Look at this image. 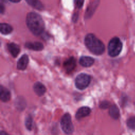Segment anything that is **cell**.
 Listing matches in <instances>:
<instances>
[{
  "label": "cell",
  "mask_w": 135,
  "mask_h": 135,
  "mask_svg": "<svg viewBox=\"0 0 135 135\" xmlns=\"http://www.w3.org/2000/svg\"><path fill=\"white\" fill-rule=\"evenodd\" d=\"M27 26L30 31L35 35H40L43 33L45 24L42 17L36 13H28L26 17Z\"/></svg>",
  "instance_id": "1"
},
{
  "label": "cell",
  "mask_w": 135,
  "mask_h": 135,
  "mask_svg": "<svg viewBox=\"0 0 135 135\" xmlns=\"http://www.w3.org/2000/svg\"><path fill=\"white\" fill-rule=\"evenodd\" d=\"M84 43L88 50L95 55H101L105 51L103 43L93 34H88L85 36Z\"/></svg>",
  "instance_id": "2"
},
{
  "label": "cell",
  "mask_w": 135,
  "mask_h": 135,
  "mask_svg": "<svg viewBox=\"0 0 135 135\" xmlns=\"http://www.w3.org/2000/svg\"><path fill=\"white\" fill-rule=\"evenodd\" d=\"M122 49V43L120 40L117 37H113L109 41L108 45V54L111 57L118 56Z\"/></svg>",
  "instance_id": "3"
},
{
  "label": "cell",
  "mask_w": 135,
  "mask_h": 135,
  "mask_svg": "<svg viewBox=\"0 0 135 135\" xmlns=\"http://www.w3.org/2000/svg\"><path fill=\"white\" fill-rule=\"evenodd\" d=\"M61 127L62 131L66 134H71L73 132L74 127L71 120V117L69 113L63 115L61 120Z\"/></svg>",
  "instance_id": "4"
},
{
  "label": "cell",
  "mask_w": 135,
  "mask_h": 135,
  "mask_svg": "<svg viewBox=\"0 0 135 135\" xmlns=\"http://www.w3.org/2000/svg\"><path fill=\"white\" fill-rule=\"evenodd\" d=\"M91 76L86 73H81L78 75L75 80V86L79 90H84L90 83Z\"/></svg>",
  "instance_id": "5"
},
{
  "label": "cell",
  "mask_w": 135,
  "mask_h": 135,
  "mask_svg": "<svg viewBox=\"0 0 135 135\" xmlns=\"http://www.w3.org/2000/svg\"><path fill=\"white\" fill-rule=\"evenodd\" d=\"M76 66V61L74 57L71 56L66 60L63 63V68L68 73L72 72Z\"/></svg>",
  "instance_id": "6"
},
{
  "label": "cell",
  "mask_w": 135,
  "mask_h": 135,
  "mask_svg": "<svg viewBox=\"0 0 135 135\" xmlns=\"http://www.w3.org/2000/svg\"><path fill=\"white\" fill-rule=\"evenodd\" d=\"M91 113V109L88 107H82L79 108L76 112L75 118L78 120H80L83 118L88 116Z\"/></svg>",
  "instance_id": "7"
},
{
  "label": "cell",
  "mask_w": 135,
  "mask_h": 135,
  "mask_svg": "<svg viewBox=\"0 0 135 135\" xmlns=\"http://www.w3.org/2000/svg\"><path fill=\"white\" fill-rule=\"evenodd\" d=\"M29 61L28 56L26 54H23L18 60L17 68L20 70H24L26 69Z\"/></svg>",
  "instance_id": "8"
},
{
  "label": "cell",
  "mask_w": 135,
  "mask_h": 135,
  "mask_svg": "<svg viewBox=\"0 0 135 135\" xmlns=\"http://www.w3.org/2000/svg\"><path fill=\"white\" fill-rule=\"evenodd\" d=\"M94 62V59L88 56H82L79 60L80 64L84 67H90L93 64Z\"/></svg>",
  "instance_id": "9"
},
{
  "label": "cell",
  "mask_w": 135,
  "mask_h": 135,
  "mask_svg": "<svg viewBox=\"0 0 135 135\" xmlns=\"http://www.w3.org/2000/svg\"><path fill=\"white\" fill-rule=\"evenodd\" d=\"M25 47L34 51H41L43 49L44 45L42 43L39 42H27L25 44Z\"/></svg>",
  "instance_id": "10"
},
{
  "label": "cell",
  "mask_w": 135,
  "mask_h": 135,
  "mask_svg": "<svg viewBox=\"0 0 135 135\" xmlns=\"http://www.w3.org/2000/svg\"><path fill=\"white\" fill-rule=\"evenodd\" d=\"M33 90L35 93L39 97L43 95L46 92V88L42 83L37 82L33 85Z\"/></svg>",
  "instance_id": "11"
},
{
  "label": "cell",
  "mask_w": 135,
  "mask_h": 135,
  "mask_svg": "<svg viewBox=\"0 0 135 135\" xmlns=\"http://www.w3.org/2000/svg\"><path fill=\"white\" fill-rule=\"evenodd\" d=\"M0 98L1 101L4 102H8L11 99L9 91L2 85H1L0 87Z\"/></svg>",
  "instance_id": "12"
},
{
  "label": "cell",
  "mask_w": 135,
  "mask_h": 135,
  "mask_svg": "<svg viewBox=\"0 0 135 135\" xmlns=\"http://www.w3.org/2000/svg\"><path fill=\"white\" fill-rule=\"evenodd\" d=\"M7 48L9 52L14 57H16L20 52L19 46L13 42L7 44Z\"/></svg>",
  "instance_id": "13"
},
{
  "label": "cell",
  "mask_w": 135,
  "mask_h": 135,
  "mask_svg": "<svg viewBox=\"0 0 135 135\" xmlns=\"http://www.w3.org/2000/svg\"><path fill=\"white\" fill-rule=\"evenodd\" d=\"M13 31V27L11 25L7 23H1L0 25V31L2 34L6 35L11 33Z\"/></svg>",
  "instance_id": "14"
},
{
  "label": "cell",
  "mask_w": 135,
  "mask_h": 135,
  "mask_svg": "<svg viewBox=\"0 0 135 135\" xmlns=\"http://www.w3.org/2000/svg\"><path fill=\"white\" fill-rule=\"evenodd\" d=\"M110 115L114 119H118L120 116V112L118 108L115 105H111L109 111Z\"/></svg>",
  "instance_id": "15"
},
{
  "label": "cell",
  "mask_w": 135,
  "mask_h": 135,
  "mask_svg": "<svg viewBox=\"0 0 135 135\" xmlns=\"http://www.w3.org/2000/svg\"><path fill=\"white\" fill-rule=\"evenodd\" d=\"M27 3L32 7L38 10H42L44 6L39 0H26Z\"/></svg>",
  "instance_id": "16"
},
{
  "label": "cell",
  "mask_w": 135,
  "mask_h": 135,
  "mask_svg": "<svg viewBox=\"0 0 135 135\" xmlns=\"http://www.w3.org/2000/svg\"><path fill=\"white\" fill-rule=\"evenodd\" d=\"M25 125L26 128L28 130H31L33 126V120L32 117L30 115L27 116L25 118Z\"/></svg>",
  "instance_id": "17"
},
{
  "label": "cell",
  "mask_w": 135,
  "mask_h": 135,
  "mask_svg": "<svg viewBox=\"0 0 135 135\" xmlns=\"http://www.w3.org/2000/svg\"><path fill=\"white\" fill-rule=\"evenodd\" d=\"M127 124L128 127L133 130H135V117H131L127 120Z\"/></svg>",
  "instance_id": "18"
},
{
  "label": "cell",
  "mask_w": 135,
  "mask_h": 135,
  "mask_svg": "<svg viewBox=\"0 0 135 135\" xmlns=\"http://www.w3.org/2000/svg\"><path fill=\"white\" fill-rule=\"evenodd\" d=\"M110 103L108 101H103L100 104V108L102 109H105L110 107Z\"/></svg>",
  "instance_id": "19"
},
{
  "label": "cell",
  "mask_w": 135,
  "mask_h": 135,
  "mask_svg": "<svg viewBox=\"0 0 135 135\" xmlns=\"http://www.w3.org/2000/svg\"><path fill=\"white\" fill-rule=\"evenodd\" d=\"M83 2H84V0H75V5L79 8H81L83 6Z\"/></svg>",
  "instance_id": "20"
},
{
  "label": "cell",
  "mask_w": 135,
  "mask_h": 135,
  "mask_svg": "<svg viewBox=\"0 0 135 135\" xmlns=\"http://www.w3.org/2000/svg\"><path fill=\"white\" fill-rule=\"evenodd\" d=\"M78 18V14H74V15H73V21H74V22L76 21Z\"/></svg>",
  "instance_id": "21"
},
{
  "label": "cell",
  "mask_w": 135,
  "mask_h": 135,
  "mask_svg": "<svg viewBox=\"0 0 135 135\" xmlns=\"http://www.w3.org/2000/svg\"><path fill=\"white\" fill-rule=\"evenodd\" d=\"M4 11V8L3 5L1 4V13H3Z\"/></svg>",
  "instance_id": "22"
},
{
  "label": "cell",
  "mask_w": 135,
  "mask_h": 135,
  "mask_svg": "<svg viewBox=\"0 0 135 135\" xmlns=\"http://www.w3.org/2000/svg\"><path fill=\"white\" fill-rule=\"evenodd\" d=\"M12 2H14V3H16V2H20L21 0H9Z\"/></svg>",
  "instance_id": "23"
}]
</instances>
